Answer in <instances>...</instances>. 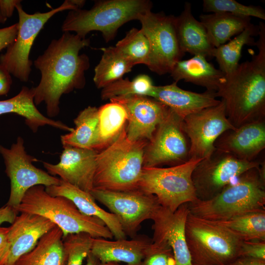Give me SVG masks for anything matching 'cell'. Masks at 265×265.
<instances>
[{
	"instance_id": "obj_1",
	"label": "cell",
	"mask_w": 265,
	"mask_h": 265,
	"mask_svg": "<svg viewBox=\"0 0 265 265\" xmlns=\"http://www.w3.org/2000/svg\"><path fill=\"white\" fill-rule=\"evenodd\" d=\"M89 38L65 32L51 41L44 53L34 61L39 70L38 85L32 87L35 105L44 103L48 117H54L60 112L61 96L85 85V73L90 66L89 57L80 52L89 46Z\"/></svg>"
},
{
	"instance_id": "obj_2",
	"label": "cell",
	"mask_w": 265,
	"mask_h": 265,
	"mask_svg": "<svg viewBox=\"0 0 265 265\" xmlns=\"http://www.w3.org/2000/svg\"><path fill=\"white\" fill-rule=\"evenodd\" d=\"M259 27V37L255 45L258 53L226 76L215 92L235 128L265 119V25L261 22Z\"/></svg>"
},
{
	"instance_id": "obj_3",
	"label": "cell",
	"mask_w": 265,
	"mask_h": 265,
	"mask_svg": "<svg viewBox=\"0 0 265 265\" xmlns=\"http://www.w3.org/2000/svg\"><path fill=\"white\" fill-rule=\"evenodd\" d=\"M189 212L212 221L228 220L246 212L265 209V161L239 176L215 197L188 203Z\"/></svg>"
},
{
	"instance_id": "obj_4",
	"label": "cell",
	"mask_w": 265,
	"mask_h": 265,
	"mask_svg": "<svg viewBox=\"0 0 265 265\" xmlns=\"http://www.w3.org/2000/svg\"><path fill=\"white\" fill-rule=\"evenodd\" d=\"M148 142L130 141L126 127L111 144L98 152L93 188L116 191L137 189Z\"/></svg>"
},
{
	"instance_id": "obj_5",
	"label": "cell",
	"mask_w": 265,
	"mask_h": 265,
	"mask_svg": "<svg viewBox=\"0 0 265 265\" xmlns=\"http://www.w3.org/2000/svg\"><path fill=\"white\" fill-rule=\"evenodd\" d=\"M16 210L18 212L39 214L49 219L61 230L63 238L80 233L94 238L111 239L113 237L102 220L83 214L65 197L50 195L42 185L29 188Z\"/></svg>"
},
{
	"instance_id": "obj_6",
	"label": "cell",
	"mask_w": 265,
	"mask_h": 265,
	"mask_svg": "<svg viewBox=\"0 0 265 265\" xmlns=\"http://www.w3.org/2000/svg\"><path fill=\"white\" fill-rule=\"evenodd\" d=\"M148 0H97L89 9L70 10L61 26L65 32H74L82 38L92 31L101 32L106 42L115 37L118 29L152 9Z\"/></svg>"
},
{
	"instance_id": "obj_7",
	"label": "cell",
	"mask_w": 265,
	"mask_h": 265,
	"mask_svg": "<svg viewBox=\"0 0 265 265\" xmlns=\"http://www.w3.org/2000/svg\"><path fill=\"white\" fill-rule=\"evenodd\" d=\"M185 234L192 265H229L240 257L243 240L214 221L189 212Z\"/></svg>"
},
{
	"instance_id": "obj_8",
	"label": "cell",
	"mask_w": 265,
	"mask_h": 265,
	"mask_svg": "<svg viewBox=\"0 0 265 265\" xmlns=\"http://www.w3.org/2000/svg\"><path fill=\"white\" fill-rule=\"evenodd\" d=\"M201 160L190 159L167 168L143 167L138 189L156 196L161 207L175 212L182 205L197 199L191 175Z\"/></svg>"
},
{
	"instance_id": "obj_9",
	"label": "cell",
	"mask_w": 265,
	"mask_h": 265,
	"mask_svg": "<svg viewBox=\"0 0 265 265\" xmlns=\"http://www.w3.org/2000/svg\"><path fill=\"white\" fill-rule=\"evenodd\" d=\"M79 8L73 0H65L58 7L46 12H26L21 2L16 6L19 21L18 30L14 41L0 55V64L9 73L22 82L28 80L32 61L29 54L34 41L45 24L55 14L64 10Z\"/></svg>"
},
{
	"instance_id": "obj_10",
	"label": "cell",
	"mask_w": 265,
	"mask_h": 265,
	"mask_svg": "<svg viewBox=\"0 0 265 265\" xmlns=\"http://www.w3.org/2000/svg\"><path fill=\"white\" fill-rule=\"evenodd\" d=\"M175 17L150 10L140 15L137 19L150 44L147 67L159 75L170 73L176 63L184 55L177 39Z\"/></svg>"
},
{
	"instance_id": "obj_11",
	"label": "cell",
	"mask_w": 265,
	"mask_h": 265,
	"mask_svg": "<svg viewBox=\"0 0 265 265\" xmlns=\"http://www.w3.org/2000/svg\"><path fill=\"white\" fill-rule=\"evenodd\" d=\"M260 164L216 149L209 158L201 160L192 173L197 199L206 201L212 198L241 174Z\"/></svg>"
},
{
	"instance_id": "obj_12",
	"label": "cell",
	"mask_w": 265,
	"mask_h": 265,
	"mask_svg": "<svg viewBox=\"0 0 265 265\" xmlns=\"http://www.w3.org/2000/svg\"><path fill=\"white\" fill-rule=\"evenodd\" d=\"M0 154L4 160L5 173L10 181V193L6 205L16 209L31 187L38 185L46 187L60 183L59 178L32 164L37 159L26 153L24 139L21 136L9 149L0 145Z\"/></svg>"
},
{
	"instance_id": "obj_13",
	"label": "cell",
	"mask_w": 265,
	"mask_h": 265,
	"mask_svg": "<svg viewBox=\"0 0 265 265\" xmlns=\"http://www.w3.org/2000/svg\"><path fill=\"white\" fill-rule=\"evenodd\" d=\"M90 192L116 216L125 235L132 238L136 237L141 224L153 220L161 207L156 196L138 189L116 191L93 188Z\"/></svg>"
},
{
	"instance_id": "obj_14",
	"label": "cell",
	"mask_w": 265,
	"mask_h": 265,
	"mask_svg": "<svg viewBox=\"0 0 265 265\" xmlns=\"http://www.w3.org/2000/svg\"><path fill=\"white\" fill-rule=\"evenodd\" d=\"M182 121L169 108L145 147L143 167L174 166L190 159V142L182 129Z\"/></svg>"
},
{
	"instance_id": "obj_15",
	"label": "cell",
	"mask_w": 265,
	"mask_h": 265,
	"mask_svg": "<svg viewBox=\"0 0 265 265\" xmlns=\"http://www.w3.org/2000/svg\"><path fill=\"white\" fill-rule=\"evenodd\" d=\"M182 129L190 142L189 159L209 158L216 150L214 144L225 132L235 128L227 118L224 103L186 117Z\"/></svg>"
},
{
	"instance_id": "obj_16",
	"label": "cell",
	"mask_w": 265,
	"mask_h": 265,
	"mask_svg": "<svg viewBox=\"0 0 265 265\" xmlns=\"http://www.w3.org/2000/svg\"><path fill=\"white\" fill-rule=\"evenodd\" d=\"M109 100L118 103L126 110L127 136L132 142L150 141L169 109L163 103L145 96L117 97Z\"/></svg>"
},
{
	"instance_id": "obj_17",
	"label": "cell",
	"mask_w": 265,
	"mask_h": 265,
	"mask_svg": "<svg viewBox=\"0 0 265 265\" xmlns=\"http://www.w3.org/2000/svg\"><path fill=\"white\" fill-rule=\"evenodd\" d=\"M57 164L43 162L47 172L85 191L93 189L96 159L98 151L72 147H63Z\"/></svg>"
},
{
	"instance_id": "obj_18",
	"label": "cell",
	"mask_w": 265,
	"mask_h": 265,
	"mask_svg": "<svg viewBox=\"0 0 265 265\" xmlns=\"http://www.w3.org/2000/svg\"><path fill=\"white\" fill-rule=\"evenodd\" d=\"M189 212L188 204L182 205L175 212L161 206L152 220V241L164 242L171 248L175 265H192L185 234Z\"/></svg>"
},
{
	"instance_id": "obj_19",
	"label": "cell",
	"mask_w": 265,
	"mask_h": 265,
	"mask_svg": "<svg viewBox=\"0 0 265 265\" xmlns=\"http://www.w3.org/2000/svg\"><path fill=\"white\" fill-rule=\"evenodd\" d=\"M216 149L252 161L265 148V119L252 121L223 132L215 141Z\"/></svg>"
},
{
	"instance_id": "obj_20",
	"label": "cell",
	"mask_w": 265,
	"mask_h": 265,
	"mask_svg": "<svg viewBox=\"0 0 265 265\" xmlns=\"http://www.w3.org/2000/svg\"><path fill=\"white\" fill-rule=\"evenodd\" d=\"M56 225L39 214L21 212L9 227L10 252L7 265H13L22 255L31 250L39 239Z\"/></svg>"
},
{
	"instance_id": "obj_21",
	"label": "cell",
	"mask_w": 265,
	"mask_h": 265,
	"mask_svg": "<svg viewBox=\"0 0 265 265\" xmlns=\"http://www.w3.org/2000/svg\"><path fill=\"white\" fill-rule=\"evenodd\" d=\"M149 97L163 103L183 120L187 116L203 109L218 105L215 92L206 90L196 93L184 90L177 82L162 85H154Z\"/></svg>"
},
{
	"instance_id": "obj_22",
	"label": "cell",
	"mask_w": 265,
	"mask_h": 265,
	"mask_svg": "<svg viewBox=\"0 0 265 265\" xmlns=\"http://www.w3.org/2000/svg\"><path fill=\"white\" fill-rule=\"evenodd\" d=\"M152 240L145 237H135L127 239L111 240L104 238H94L91 253L102 264L126 263L138 265L144 258Z\"/></svg>"
},
{
	"instance_id": "obj_23",
	"label": "cell",
	"mask_w": 265,
	"mask_h": 265,
	"mask_svg": "<svg viewBox=\"0 0 265 265\" xmlns=\"http://www.w3.org/2000/svg\"><path fill=\"white\" fill-rule=\"evenodd\" d=\"M45 190L52 196H63L70 199L83 214L102 220L116 239H126L127 236L116 216L99 207L90 192L62 180L57 185L45 187Z\"/></svg>"
},
{
	"instance_id": "obj_24",
	"label": "cell",
	"mask_w": 265,
	"mask_h": 265,
	"mask_svg": "<svg viewBox=\"0 0 265 265\" xmlns=\"http://www.w3.org/2000/svg\"><path fill=\"white\" fill-rule=\"evenodd\" d=\"M175 26L179 45L184 54L188 53L193 55L212 57L215 48L204 25L194 17L190 2H186L180 15L175 17Z\"/></svg>"
},
{
	"instance_id": "obj_25",
	"label": "cell",
	"mask_w": 265,
	"mask_h": 265,
	"mask_svg": "<svg viewBox=\"0 0 265 265\" xmlns=\"http://www.w3.org/2000/svg\"><path fill=\"white\" fill-rule=\"evenodd\" d=\"M170 74L175 82L183 80L215 92L226 77L224 73L201 55H194L189 59L178 61Z\"/></svg>"
},
{
	"instance_id": "obj_26",
	"label": "cell",
	"mask_w": 265,
	"mask_h": 265,
	"mask_svg": "<svg viewBox=\"0 0 265 265\" xmlns=\"http://www.w3.org/2000/svg\"><path fill=\"white\" fill-rule=\"evenodd\" d=\"M10 113L25 118L26 124L33 132H36L39 127L46 125L69 132L74 130L60 121L45 116L39 111L34 102L32 87L23 86L16 96L0 101V115Z\"/></svg>"
},
{
	"instance_id": "obj_27",
	"label": "cell",
	"mask_w": 265,
	"mask_h": 265,
	"mask_svg": "<svg viewBox=\"0 0 265 265\" xmlns=\"http://www.w3.org/2000/svg\"><path fill=\"white\" fill-rule=\"evenodd\" d=\"M66 262L63 233L56 226L45 234L31 250L21 256L13 265H65Z\"/></svg>"
},
{
	"instance_id": "obj_28",
	"label": "cell",
	"mask_w": 265,
	"mask_h": 265,
	"mask_svg": "<svg viewBox=\"0 0 265 265\" xmlns=\"http://www.w3.org/2000/svg\"><path fill=\"white\" fill-rule=\"evenodd\" d=\"M199 17L214 48L225 44L252 25L250 17L228 13L201 14Z\"/></svg>"
},
{
	"instance_id": "obj_29",
	"label": "cell",
	"mask_w": 265,
	"mask_h": 265,
	"mask_svg": "<svg viewBox=\"0 0 265 265\" xmlns=\"http://www.w3.org/2000/svg\"><path fill=\"white\" fill-rule=\"evenodd\" d=\"M98 117L95 150L99 152L111 144L126 127L127 115L121 105L110 101L98 108Z\"/></svg>"
},
{
	"instance_id": "obj_30",
	"label": "cell",
	"mask_w": 265,
	"mask_h": 265,
	"mask_svg": "<svg viewBox=\"0 0 265 265\" xmlns=\"http://www.w3.org/2000/svg\"><path fill=\"white\" fill-rule=\"evenodd\" d=\"M98 121V108L89 106L81 110L74 120V130L60 136L63 147L95 150Z\"/></svg>"
},
{
	"instance_id": "obj_31",
	"label": "cell",
	"mask_w": 265,
	"mask_h": 265,
	"mask_svg": "<svg viewBox=\"0 0 265 265\" xmlns=\"http://www.w3.org/2000/svg\"><path fill=\"white\" fill-rule=\"evenodd\" d=\"M259 27L252 24L227 43L215 48L212 52L220 69L226 76L237 68L241 51L245 45L254 46V36L258 35Z\"/></svg>"
},
{
	"instance_id": "obj_32",
	"label": "cell",
	"mask_w": 265,
	"mask_h": 265,
	"mask_svg": "<svg viewBox=\"0 0 265 265\" xmlns=\"http://www.w3.org/2000/svg\"><path fill=\"white\" fill-rule=\"evenodd\" d=\"M101 59L94 69L93 81L98 88H103L123 78L133 65L115 47L101 48Z\"/></svg>"
},
{
	"instance_id": "obj_33",
	"label": "cell",
	"mask_w": 265,
	"mask_h": 265,
	"mask_svg": "<svg viewBox=\"0 0 265 265\" xmlns=\"http://www.w3.org/2000/svg\"><path fill=\"white\" fill-rule=\"evenodd\" d=\"M214 222L229 229L243 240L265 241V209L243 213L226 220Z\"/></svg>"
},
{
	"instance_id": "obj_34",
	"label": "cell",
	"mask_w": 265,
	"mask_h": 265,
	"mask_svg": "<svg viewBox=\"0 0 265 265\" xmlns=\"http://www.w3.org/2000/svg\"><path fill=\"white\" fill-rule=\"evenodd\" d=\"M115 47L133 66L139 64L148 66L150 47L147 37L141 29H130Z\"/></svg>"
},
{
	"instance_id": "obj_35",
	"label": "cell",
	"mask_w": 265,
	"mask_h": 265,
	"mask_svg": "<svg viewBox=\"0 0 265 265\" xmlns=\"http://www.w3.org/2000/svg\"><path fill=\"white\" fill-rule=\"evenodd\" d=\"M154 86L152 80L147 75H139L132 80L121 78L102 88L101 97L106 100L133 95L149 97Z\"/></svg>"
},
{
	"instance_id": "obj_36",
	"label": "cell",
	"mask_w": 265,
	"mask_h": 265,
	"mask_svg": "<svg viewBox=\"0 0 265 265\" xmlns=\"http://www.w3.org/2000/svg\"><path fill=\"white\" fill-rule=\"evenodd\" d=\"M203 10L206 12L228 13L238 16L265 20V11L261 7L244 5L234 0H204Z\"/></svg>"
},
{
	"instance_id": "obj_37",
	"label": "cell",
	"mask_w": 265,
	"mask_h": 265,
	"mask_svg": "<svg viewBox=\"0 0 265 265\" xmlns=\"http://www.w3.org/2000/svg\"><path fill=\"white\" fill-rule=\"evenodd\" d=\"M94 238L85 233L69 234L63 238L66 255L65 265H82L91 252Z\"/></svg>"
},
{
	"instance_id": "obj_38",
	"label": "cell",
	"mask_w": 265,
	"mask_h": 265,
	"mask_svg": "<svg viewBox=\"0 0 265 265\" xmlns=\"http://www.w3.org/2000/svg\"><path fill=\"white\" fill-rule=\"evenodd\" d=\"M171 248L166 243L152 241L146 253L138 265H175Z\"/></svg>"
},
{
	"instance_id": "obj_39",
	"label": "cell",
	"mask_w": 265,
	"mask_h": 265,
	"mask_svg": "<svg viewBox=\"0 0 265 265\" xmlns=\"http://www.w3.org/2000/svg\"><path fill=\"white\" fill-rule=\"evenodd\" d=\"M240 257H245L265 260V241H242Z\"/></svg>"
},
{
	"instance_id": "obj_40",
	"label": "cell",
	"mask_w": 265,
	"mask_h": 265,
	"mask_svg": "<svg viewBox=\"0 0 265 265\" xmlns=\"http://www.w3.org/2000/svg\"><path fill=\"white\" fill-rule=\"evenodd\" d=\"M18 30V23L0 28V51L7 48L15 40Z\"/></svg>"
},
{
	"instance_id": "obj_41",
	"label": "cell",
	"mask_w": 265,
	"mask_h": 265,
	"mask_svg": "<svg viewBox=\"0 0 265 265\" xmlns=\"http://www.w3.org/2000/svg\"><path fill=\"white\" fill-rule=\"evenodd\" d=\"M9 228L0 226V265H7L10 252Z\"/></svg>"
},
{
	"instance_id": "obj_42",
	"label": "cell",
	"mask_w": 265,
	"mask_h": 265,
	"mask_svg": "<svg viewBox=\"0 0 265 265\" xmlns=\"http://www.w3.org/2000/svg\"><path fill=\"white\" fill-rule=\"evenodd\" d=\"M12 83L11 74L0 64V96L5 95L9 92Z\"/></svg>"
},
{
	"instance_id": "obj_43",
	"label": "cell",
	"mask_w": 265,
	"mask_h": 265,
	"mask_svg": "<svg viewBox=\"0 0 265 265\" xmlns=\"http://www.w3.org/2000/svg\"><path fill=\"white\" fill-rule=\"evenodd\" d=\"M18 212L15 209L6 205L0 208V225L4 222L12 224Z\"/></svg>"
},
{
	"instance_id": "obj_44",
	"label": "cell",
	"mask_w": 265,
	"mask_h": 265,
	"mask_svg": "<svg viewBox=\"0 0 265 265\" xmlns=\"http://www.w3.org/2000/svg\"><path fill=\"white\" fill-rule=\"evenodd\" d=\"M21 1L20 0H0V9L3 17L7 19L10 18L16 5Z\"/></svg>"
},
{
	"instance_id": "obj_45",
	"label": "cell",
	"mask_w": 265,
	"mask_h": 265,
	"mask_svg": "<svg viewBox=\"0 0 265 265\" xmlns=\"http://www.w3.org/2000/svg\"><path fill=\"white\" fill-rule=\"evenodd\" d=\"M229 265H265V260L245 257H239Z\"/></svg>"
},
{
	"instance_id": "obj_46",
	"label": "cell",
	"mask_w": 265,
	"mask_h": 265,
	"mask_svg": "<svg viewBox=\"0 0 265 265\" xmlns=\"http://www.w3.org/2000/svg\"><path fill=\"white\" fill-rule=\"evenodd\" d=\"M86 259V262L85 265H101V263L99 260L91 252Z\"/></svg>"
},
{
	"instance_id": "obj_47",
	"label": "cell",
	"mask_w": 265,
	"mask_h": 265,
	"mask_svg": "<svg viewBox=\"0 0 265 265\" xmlns=\"http://www.w3.org/2000/svg\"><path fill=\"white\" fill-rule=\"evenodd\" d=\"M7 19L2 15L0 9V24H4L6 21Z\"/></svg>"
},
{
	"instance_id": "obj_48",
	"label": "cell",
	"mask_w": 265,
	"mask_h": 265,
	"mask_svg": "<svg viewBox=\"0 0 265 265\" xmlns=\"http://www.w3.org/2000/svg\"><path fill=\"white\" fill-rule=\"evenodd\" d=\"M101 265H120L117 263H104V264L101 263Z\"/></svg>"
}]
</instances>
